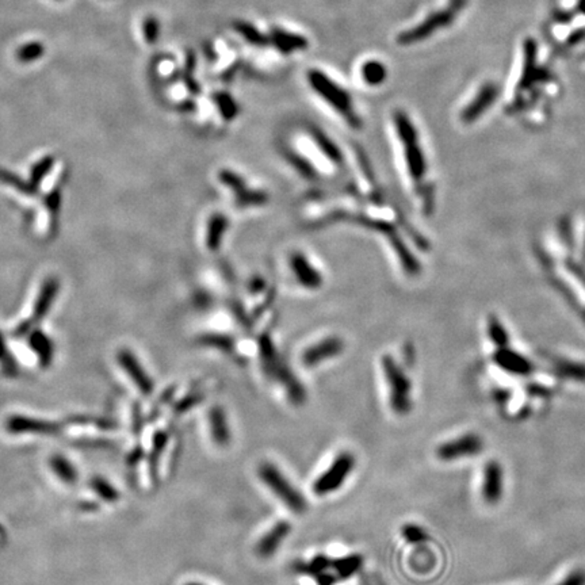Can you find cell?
<instances>
[{"label": "cell", "mask_w": 585, "mask_h": 585, "mask_svg": "<svg viewBox=\"0 0 585 585\" xmlns=\"http://www.w3.org/2000/svg\"><path fill=\"white\" fill-rule=\"evenodd\" d=\"M226 226H228V222H226L225 216H222V214L212 216V219L209 220L207 225H206L207 232L205 235V240H206V244L210 249H214L216 247L217 248L220 247L222 236L226 230Z\"/></svg>", "instance_id": "44dd1931"}, {"label": "cell", "mask_w": 585, "mask_h": 585, "mask_svg": "<svg viewBox=\"0 0 585 585\" xmlns=\"http://www.w3.org/2000/svg\"><path fill=\"white\" fill-rule=\"evenodd\" d=\"M484 441L479 434L467 432L458 438L447 441L436 448V457L444 462L473 458L483 453Z\"/></svg>", "instance_id": "ba28073f"}, {"label": "cell", "mask_w": 585, "mask_h": 585, "mask_svg": "<svg viewBox=\"0 0 585 585\" xmlns=\"http://www.w3.org/2000/svg\"><path fill=\"white\" fill-rule=\"evenodd\" d=\"M343 340L338 336H329L317 343L309 345L301 355V362L306 367H313L332 359L343 352Z\"/></svg>", "instance_id": "8fae6325"}, {"label": "cell", "mask_w": 585, "mask_h": 585, "mask_svg": "<svg viewBox=\"0 0 585 585\" xmlns=\"http://www.w3.org/2000/svg\"><path fill=\"white\" fill-rule=\"evenodd\" d=\"M308 81L312 88L335 111H338L351 128H361V118L352 107L350 94L339 84L331 81L325 74L319 69H310L308 72Z\"/></svg>", "instance_id": "6da1fadb"}, {"label": "cell", "mask_w": 585, "mask_h": 585, "mask_svg": "<svg viewBox=\"0 0 585 585\" xmlns=\"http://www.w3.org/2000/svg\"><path fill=\"white\" fill-rule=\"evenodd\" d=\"M495 362L496 364L503 369L504 371H508L511 374L515 376H528L532 373V364L518 352L507 348V347H502L497 350V352L495 354Z\"/></svg>", "instance_id": "9a60e30c"}, {"label": "cell", "mask_w": 585, "mask_h": 585, "mask_svg": "<svg viewBox=\"0 0 585 585\" xmlns=\"http://www.w3.org/2000/svg\"><path fill=\"white\" fill-rule=\"evenodd\" d=\"M186 585H203L201 583H187Z\"/></svg>", "instance_id": "8d00e7d4"}, {"label": "cell", "mask_w": 585, "mask_h": 585, "mask_svg": "<svg viewBox=\"0 0 585 585\" xmlns=\"http://www.w3.org/2000/svg\"><path fill=\"white\" fill-rule=\"evenodd\" d=\"M52 163L53 160L50 159V158H45V159H42L40 162L37 163L36 165H34V168H33V171H32V174H33V181H34V186L37 184V182H40L41 179L46 175V172L50 170V167H52Z\"/></svg>", "instance_id": "836d02e7"}, {"label": "cell", "mask_w": 585, "mask_h": 585, "mask_svg": "<svg viewBox=\"0 0 585 585\" xmlns=\"http://www.w3.org/2000/svg\"><path fill=\"white\" fill-rule=\"evenodd\" d=\"M259 352L262 357L263 370L270 378L284 386L290 401L294 405H303L306 399L305 389L289 367L280 359L277 350L268 338L259 340Z\"/></svg>", "instance_id": "7a4b0ae2"}, {"label": "cell", "mask_w": 585, "mask_h": 585, "mask_svg": "<svg viewBox=\"0 0 585 585\" xmlns=\"http://www.w3.org/2000/svg\"><path fill=\"white\" fill-rule=\"evenodd\" d=\"M291 531V525L284 521L278 522L277 525H273L256 545V554L261 558H270L275 554V551L282 545L283 541L289 537Z\"/></svg>", "instance_id": "5bb4252c"}, {"label": "cell", "mask_w": 585, "mask_h": 585, "mask_svg": "<svg viewBox=\"0 0 585 585\" xmlns=\"http://www.w3.org/2000/svg\"><path fill=\"white\" fill-rule=\"evenodd\" d=\"M579 7H580V11H581L583 14H585V0H580Z\"/></svg>", "instance_id": "d590c367"}, {"label": "cell", "mask_w": 585, "mask_h": 585, "mask_svg": "<svg viewBox=\"0 0 585 585\" xmlns=\"http://www.w3.org/2000/svg\"><path fill=\"white\" fill-rule=\"evenodd\" d=\"M144 37L145 41L148 42V45H153L158 39H159V20H156L155 17H148L146 20H144Z\"/></svg>", "instance_id": "4dcf8cb0"}, {"label": "cell", "mask_w": 585, "mask_h": 585, "mask_svg": "<svg viewBox=\"0 0 585 585\" xmlns=\"http://www.w3.org/2000/svg\"><path fill=\"white\" fill-rule=\"evenodd\" d=\"M362 76L367 84L380 85L386 81L387 71L381 61H367L362 68Z\"/></svg>", "instance_id": "603a6c76"}, {"label": "cell", "mask_w": 585, "mask_h": 585, "mask_svg": "<svg viewBox=\"0 0 585 585\" xmlns=\"http://www.w3.org/2000/svg\"><path fill=\"white\" fill-rule=\"evenodd\" d=\"M94 488H95V490L102 495V497L104 499V500H114V497L117 496V493H116V490L110 486V485L106 484L104 481H102V480H97L95 483H94Z\"/></svg>", "instance_id": "e575fe53"}, {"label": "cell", "mask_w": 585, "mask_h": 585, "mask_svg": "<svg viewBox=\"0 0 585 585\" xmlns=\"http://www.w3.org/2000/svg\"><path fill=\"white\" fill-rule=\"evenodd\" d=\"M557 373L563 377L577 383H585V364L563 361L557 364Z\"/></svg>", "instance_id": "d4e9b609"}, {"label": "cell", "mask_w": 585, "mask_h": 585, "mask_svg": "<svg viewBox=\"0 0 585 585\" xmlns=\"http://www.w3.org/2000/svg\"><path fill=\"white\" fill-rule=\"evenodd\" d=\"M43 52H45V48L41 42H29V43L20 46V49L17 50V59L20 62L39 60L41 56L43 55Z\"/></svg>", "instance_id": "83f0119b"}, {"label": "cell", "mask_w": 585, "mask_h": 585, "mask_svg": "<svg viewBox=\"0 0 585 585\" xmlns=\"http://www.w3.org/2000/svg\"><path fill=\"white\" fill-rule=\"evenodd\" d=\"M401 535L404 539L411 544V545H419V544H424L428 539V534L424 530L423 527L420 525H413V523H408L403 527L401 530Z\"/></svg>", "instance_id": "f1b7e54d"}, {"label": "cell", "mask_w": 585, "mask_h": 585, "mask_svg": "<svg viewBox=\"0 0 585 585\" xmlns=\"http://www.w3.org/2000/svg\"><path fill=\"white\" fill-rule=\"evenodd\" d=\"M355 467V457L350 451H342L313 483L312 490L317 496L331 495L342 488Z\"/></svg>", "instance_id": "52a82bcc"}, {"label": "cell", "mask_w": 585, "mask_h": 585, "mask_svg": "<svg viewBox=\"0 0 585 585\" xmlns=\"http://www.w3.org/2000/svg\"><path fill=\"white\" fill-rule=\"evenodd\" d=\"M8 428L10 431L14 432H29L33 429V432H46L49 431L52 427L48 424L41 423V422H36L32 419H25V418H15L13 420H10L8 423Z\"/></svg>", "instance_id": "4316f807"}, {"label": "cell", "mask_w": 585, "mask_h": 585, "mask_svg": "<svg viewBox=\"0 0 585 585\" xmlns=\"http://www.w3.org/2000/svg\"><path fill=\"white\" fill-rule=\"evenodd\" d=\"M556 585H585V569H574Z\"/></svg>", "instance_id": "d6a6232c"}, {"label": "cell", "mask_w": 585, "mask_h": 585, "mask_svg": "<svg viewBox=\"0 0 585 585\" xmlns=\"http://www.w3.org/2000/svg\"><path fill=\"white\" fill-rule=\"evenodd\" d=\"M57 290H59V283L56 280H49L42 286L40 296H39L37 303L34 306V312H33V316H34L36 320H41L42 317H45L46 312L50 308V303L57 294Z\"/></svg>", "instance_id": "d6986e66"}, {"label": "cell", "mask_w": 585, "mask_h": 585, "mask_svg": "<svg viewBox=\"0 0 585 585\" xmlns=\"http://www.w3.org/2000/svg\"><path fill=\"white\" fill-rule=\"evenodd\" d=\"M258 476L263 484L266 485L280 502H282L291 512L303 514L306 511V500L303 495L296 489L277 464L271 462H263L258 467Z\"/></svg>", "instance_id": "8992f818"}, {"label": "cell", "mask_w": 585, "mask_h": 585, "mask_svg": "<svg viewBox=\"0 0 585 585\" xmlns=\"http://www.w3.org/2000/svg\"><path fill=\"white\" fill-rule=\"evenodd\" d=\"M393 120L400 142H403L404 162L408 175L415 182H420L425 177L427 165L424 153L419 145L416 128L404 111H396Z\"/></svg>", "instance_id": "3957f363"}, {"label": "cell", "mask_w": 585, "mask_h": 585, "mask_svg": "<svg viewBox=\"0 0 585 585\" xmlns=\"http://www.w3.org/2000/svg\"><path fill=\"white\" fill-rule=\"evenodd\" d=\"M362 564H364V558L355 554V556H348L340 560L332 561L331 566L335 569L336 576L339 579H345V577L352 576L355 572H358L362 567Z\"/></svg>", "instance_id": "7402d4cb"}, {"label": "cell", "mask_w": 585, "mask_h": 585, "mask_svg": "<svg viewBox=\"0 0 585 585\" xmlns=\"http://www.w3.org/2000/svg\"><path fill=\"white\" fill-rule=\"evenodd\" d=\"M481 495L486 504H497L504 495V469L500 462L488 461L483 470Z\"/></svg>", "instance_id": "30bf717a"}, {"label": "cell", "mask_w": 585, "mask_h": 585, "mask_svg": "<svg viewBox=\"0 0 585 585\" xmlns=\"http://www.w3.org/2000/svg\"><path fill=\"white\" fill-rule=\"evenodd\" d=\"M499 94V88L495 83H486L480 92L477 94V97L474 98V101L472 102L462 113V120L464 122L474 121L477 117H480L488 107H490L493 104V102L496 101Z\"/></svg>", "instance_id": "2e32d148"}, {"label": "cell", "mask_w": 585, "mask_h": 585, "mask_svg": "<svg viewBox=\"0 0 585 585\" xmlns=\"http://www.w3.org/2000/svg\"><path fill=\"white\" fill-rule=\"evenodd\" d=\"M214 103L219 107V110H220V113H221V116L223 117L225 121H232L238 116V113H239L238 103L235 102V99L229 94H226V92H219V94H216L214 95Z\"/></svg>", "instance_id": "cb8c5ba5"}, {"label": "cell", "mask_w": 585, "mask_h": 585, "mask_svg": "<svg viewBox=\"0 0 585 585\" xmlns=\"http://www.w3.org/2000/svg\"><path fill=\"white\" fill-rule=\"evenodd\" d=\"M289 267L294 280L305 289L316 290L323 286V277L303 254L296 252L289 258Z\"/></svg>", "instance_id": "7c38bea8"}, {"label": "cell", "mask_w": 585, "mask_h": 585, "mask_svg": "<svg viewBox=\"0 0 585 585\" xmlns=\"http://www.w3.org/2000/svg\"><path fill=\"white\" fill-rule=\"evenodd\" d=\"M233 27L236 29V32L242 36V39L248 41L251 45L254 46H259V48H264L271 45L270 41V36H266L262 32H259L254 25L244 22V20H236L233 23Z\"/></svg>", "instance_id": "ffe728a7"}, {"label": "cell", "mask_w": 585, "mask_h": 585, "mask_svg": "<svg viewBox=\"0 0 585 585\" xmlns=\"http://www.w3.org/2000/svg\"><path fill=\"white\" fill-rule=\"evenodd\" d=\"M32 345L34 347V350L40 355L41 361L43 364H48L50 361V357H52V345L49 343V340L45 338V335H42V333H34V336L32 338Z\"/></svg>", "instance_id": "f546056e"}, {"label": "cell", "mask_w": 585, "mask_h": 585, "mask_svg": "<svg viewBox=\"0 0 585 585\" xmlns=\"http://www.w3.org/2000/svg\"><path fill=\"white\" fill-rule=\"evenodd\" d=\"M466 6L467 0H450L444 8L429 14L420 25L401 33L397 37V42L406 46L429 39L438 30L451 26Z\"/></svg>", "instance_id": "277c9868"}, {"label": "cell", "mask_w": 585, "mask_h": 585, "mask_svg": "<svg viewBox=\"0 0 585 585\" xmlns=\"http://www.w3.org/2000/svg\"><path fill=\"white\" fill-rule=\"evenodd\" d=\"M489 333H490V339L493 340V343L496 344L499 348L507 347V344H508V336H507L504 328L502 326V324L497 323V322L490 324Z\"/></svg>", "instance_id": "1f68e13d"}, {"label": "cell", "mask_w": 585, "mask_h": 585, "mask_svg": "<svg viewBox=\"0 0 585 585\" xmlns=\"http://www.w3.org/2000/svg\"><path fill=\"white\" fill-rule=\"evenodd\" d=\"M209 428L213 442L217 446L225 447L230 443L232 434L228 423V418L221 406L216 405L209 411Z\"/></svg>", "instance_id": "e0dca14e"}, {"label": "cell", "mask_w": 585, "mask_h": 585, "mask_svg": "<svg viewBox=\"0 0 585 585\" xmlns=\"http://www.w3.org/2000/svg\"><path fill=\"white\" fill-rule=\"evenodd\" d=\"M385 381L389 387V404L396 415L405 416L412 409V384L403 367L393 357L383 358Z\"/></svg>", "instance_id": "5b68a950"}, {"label": "cell", "mask_w": 585, "mask_h": 585, "mask_svg": "<svg viewBox=\"0 0 585 585\" xmlns=\"http://www.w3.org/2000/svg\"><path fill=\"white\" fill-rule=\"evenodd\" d=\"M52 470L56 473V476L60 479L62 483H74L78 477V473L75 470V467L69 464L67 460L61 458V457H55L50 462Z\"/></svg>", "instance_id": "484cf974"}, {"label": "cell", "mask_w": 585, "mask_h": 585, "mask_svg": "<svg viewBox=\"0 0 585 585\" xmlns=\"http://www.w3.org/2000/svg\"><path fill=\"white\" fill-rule=\"evenodd\" d=\"M118 362L121 364L125 373L132 378L133 384L136 385L142 394H151L153 392V383L149 376L145 373L137 358L130 352L123 350L118 354Z\"/></svg>", "instance_id": "4fadbf2b"}, {"label": "cell", "mask_w": 585, "mask_h": 585, "mask_svg": "<svg viewBox=\"0 0 585 585\" xmlns=\"http://www.w3.org/2000/svg\"><path fill=\"white\" fill-rule=\"evenodd\" d=\"M220 181L222 184L229 188L233 194V200L240 207H252L259 206L267 200L266 194L259 188H254L248 186L245 179L240 175H236V172L232 171H222L220 175Z\"/></svg>", "instance_id": "9c48e42d"}, {"label": "cell", "mask_w": 585, "mask_h": 585, "mask_svg": "<svg viewBox=\"0 0 585 585\" xmlns=\"http://www.w3.org/2000/svg\"><path fill=\"white\" fill-rule=\"evenodd\" d=\"M271 45H274L282 55H290L296 50H303L308 48L309 42L300 34L286 32L280 27H273L270 33Z\"/></svg>", "instance_id": "ac0fdd59"}]
</instances>
